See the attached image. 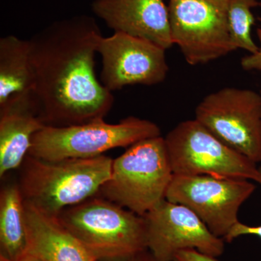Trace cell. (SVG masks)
Returning <instances> with one entry per match:
<instances>
[{
	"instance_id": "2e32d148",
	"label": "cell",
	"mask_w": 261,
	"mask_h": 261,
	"mask_svg": "<svg viewBox=\"0 0 261 261\" xmlns=\"http://www.w3.org/2000/svg\"><path fill=\"white\" fill-rule=\"evenodd\" d=\"M27 251L25 202L18 181L8 182L0 192V259L18 261Z\"/></svg>"
},
{
	"instance_id": "7c38bea8",
	"label": "cell",
	"mask_w": 261,
	"mask_h": 261,
	"mask_svg": "<svg viewBox=\"0 0 261 261\" xmlns=\"http://www.w3.org/2000/svg\"><path fill=\"white\" fill-rule=\"evenodd\" d=\"M92 8L114 32L145 39L165 49L173 45L164 0H94Z\"/></svg>"
},
{
	"instance_id": "5b68a950",
	"label": "cell",
	"mask_w": 261,
	"mask_h": 261,
	"mask_svg": "<svg viewBox=\"0 0 261 261\" xmlns=\"http://www.w3.org/2000/svg\"><path fill=\"white\" fill-rule=\"evenodd\" d=\"M160 136L154 122L134 116L114 124L102 118L69 126H44L33 137L28 155L47 161L91 159Z\"/></svg>"
},
{
	"instance_id": "9c48e42d",
	"label": "cell",
	"mask_w": 261,
	"mask_h": 261,
	"mask_svg": "<svg viewBox=\"0 0 261 261\" xmlns=\"http://www.w3.org/2000/svg\"><path fill=\"white\" fill-rule=\"evenodd\" d=\"M255 190L245 178L173 175L166 199L186 206L215 236L224 240L240 222L239 210Z\"/></svg>"
},
{
	"instance_id": "ba28073f",
	"label": "cell",
	"mask_w": 261,
	"mask_h": 261,
	"mask_svg": "<svg viewBox=\"0 0 261 261\" xmlns=\"http://www.w3.org/2000/svg\"><path fill=\"white\" fill-rule=\"evenodd\" d=\"M196 121L252 162H261V95L226 87L206 96L195 109Z\"/></svg>"
},
{
	"instance_id": "7a4b0ae2",
	"label": "cell",
	"mask_w": 261,
	"mask_h": 261,
	"mask_svg": "<svg viewBox=\"0 0 261 261\" xmlns=\"http://www.w3.org/2000/svg\"><path fill=\"white\" fill-rule=\"evenodd\" d=\"M113 159H91L47 161L28 155L20 166L19 188L24 202L48 216L97 195L111 176Z\"/></svg>"
},
{
	"instance_id": "ffe728a7",
	"label": "cell",
	"mask_w": 261,
	"mask_h": 261,
	"mask_svg": "<svg viewBox=\"0 0 261 261\" xmlns=\"http://www.w3.org/2000/svg\"><path fill=\"white\" fill-rule=\"evenodd\" d=\"M173 261H219L216 257L205 255L196 250H182L176 254Z\"/></svg>"
},
{
	"instance_id": "44dd1931",
	"label": "cell",
	"mask_w": 261,
	"mask_h": 261,
	"mask_svg": "<svg viewBox=\"0 0 261 261\" xmlns=\"http://www.w3.org/2000/svg\"><path fill=\"white\" fill-rule=\"evenodd\" d=\"M96 261H104V260H96ZM118 261H159L148 250L145 251L140 252L135 256L126 259V260H118Z\"/></svg>"
},
{
	"instance_id": "d6986e66",
	"label": "cell",
	"mask_w": 261,
	"mask_h": 261,
	"mask_svg": "<svg viewBox=\"0 0 261 261\" xmlns=\"http://www.w3.org/2000/svg\"><path fill=\"white\" fill-rule=\"evenodd\" d=\"M261 22V18H259ZM257 35L258 37L260 46L257 51L253 54L244 57L241 61V65L245 70H261V27L257 29Z\"/></svg>"
},
{
	"instance_id": "30bf717a",
	"label": "cell",
	"mask_w": 261,
	"mask_h": 261,
	"mask_svg": "<svg viewBox=\"0 0 261 261\" xmlns=\"http://www.w3.org/2000/svg\"><path fill=\"white\" fill-rule=\"evenodd\" d=\"M143 218L147 250L159 261H173L178 252L186 250L216 257L224 253V240L186 206L165 199Z\"/></svg>"
},
{
	"instance_id": "277c9868",
	"label": "cell",
	"mask_w": 261,
	"mask_h": 261,
	"mask_svg": "<svg viewBox=\"0 0 261 261\" xmlns=\"http://www.w3.org/2000/svg\"><path fill=\"white\" fill-rule=\"evenodd\" d=\"M173 176L165 139H146L113 160L97 195L143 216L166 199Z\"/></svg>"
},
{
	"instance_id": "e0dca14e",
	"label": "cell",
	"mask_w": 261,
	"mask_h": 261,
	"mask_svg": "<svg viewBox=\"0 0 261 261\" xmlns=\"http://www.w3.org/2000/svg\"><path fill=\"white\" fill-rule=\"evenodd\" d=\"M259 3L257 0H228V31L235 49H245L250 54L258 50L252 38L251 29L255 24L252 9L259 6Z\"/></svg>"
},
{
	"instance_id": "7402d4cb",
	"label": "cell",
	"mask_w": 261,
	"mask_h": 261,
	"mask_svg": "<svg viewBox=\"0 0 261 261\" xmlns=\"http://www.w3.org/2000/svg\"><path fill=\"white\" fill-rule=\"evenodd\" d=\"M0 261H7L5 260H3V259H0ZM18 261H40L39 259H37V257L32 256V255H25L23 257V258L20 259Z\"/></svg>"
},
{
	"instance_id": "3957f363",
	"label": "cell",
	"mask_w": 261,
	"mask_h": 261,
	"mask_svg": "<svg viewBox=\"0 0 261 261\" xmlns=\"http://www.w3.org/2000/svg\"><path fill=\"white\" fill-rule=\"evenodd\" d=\"M58 219L97 260H126L147 250L143 216L96 195Z\"/></svg>"
},
{
	"instance_id": "8992f818",
	"label": "cell",
	"mask_w": 261,
	"mask_h": 261,
	"mask_svg": "<svg viewBox=\"0 0 261 261\" xmlns=\"http://www.w3.org/2000/svg\"><path fill=\"white\" fill-rule=\"evenodd\" d=\"M164 139L173 175L258 180L256 163L228 147L195 119L178 123Z\"/></svg>"
},
{
	"instance_id": "5bb4252c",
	"label": "cell",
	"mask_w": 261,
	"mask_h": 261,
	"mask_svg": "<svg viewBox=\"0 0 261 261\" xmlns=\"http://www.w3.org/2000/svg\"><path fill=\"white\" fill-rule=\"evenodd\" d=\"M25 217L27 255L40 261L97 260L58 217L43 214L25 203Z\"/></svg>"
},
{
	"instance_id": "9a60e30c",
	"label": "cell",
	"mask_w": 261,
	"mask_h": 261,
	"mask_svg": "<svg viewBox=\"0 0 261 261\" xmlns=\"http://www.w3.org/2000/svg\"><path fill=\"white\" fill-rule=\"evenodd\" d=\"M34 73L29 40L8 35L0 39V107L32 94Z\"/></svg>"
},
{
	"instance_id": "4fadbf2b",
	"label": "cell",
	"mask_w": 261,
	"mask_h": 261,
	"mask_svg": "<svg viewBox=\"0 0 261 261\" xmlns=\"http://www.w3.org/2000/svg\"><path fill=\"white\" fill-rule=\"evenodd\" d=\"M44 126L33 94L0 107V177L22 166L33 137Z\"/></svg>"
},
{
	"instance_id": "52a82bcc",
	"label": "cell",
	"mask_w": 261,
	"mask_h": 261,
	"mask_svg": "<svg viewBox=\"0 0 261 261\" xmlns=\"http://www.w3.org/2000/svg\"><path fill=\"white\" fill-rule=\"evenodd\" d=\"M228 8V0H169L171 39L189 64H205L235 50Z\"/></svg>"
},
{
	"instance_id": "8fae6325",
	"label": "cell",
	"mask_w": 261,
	"mask_h": 261,
	"mask_svg": "<svg viewBox=\"0 0 261 261\" xmlns=\"http://www.w3.org/2000/svg\"><path fill=\"white\" fill-rule=\"evenodd\" d=\"M166 51L153 42L114 32L102 37L97 54L102 59L100 82L110 92L127 86H152L167 76Z\"/></svg>"
},
{
	"instance_id": "6da1fadb",
	"label": "cell",
	"mask_w": 261,
	"mask_h": 261,
	"mask_svg": "<svg viewBox=\"0 0 261 261\" xmlns=\"http://www.w3.org/2000/svg\"><path fill=\"white\" fill-rule=\"evenodd\" d=\"M102 37L94 19L80 15L55 22L29 39L33 96L44 126L82 124L105 118L111 111L113 92L94 70Z\"/></svg>"
},
{
	"instance_id": "ac0fdd59",
	"label": "cell",
	"mask_w": 261,
	"mask_h": 261,
	"mask_svg": "<svg viewBox=\"0 0 261 261\" xmlns=\"http://www.w3.org/2000/svg\"><path fill=\"white\" fill-rule=\"evenodd\" d=\"M257 183L261 185V166L259 167V178ZM244 235H255L261 239V225L258 226H250L238 222L224 238V241L230 243L235 239Z\"/></svg>"
},
{
	"instance_id": "603a6c76",
	"label": "cell",
	"mask_w": 261,
	"mask_h": 261,
	"mask_svg": "<svg viewBox=\"0 0 261 261\" xmlns=\"http://www.w3.org/2000/svg\"><path fill=\"white\" fill-rule=\"evenodd\" d=\"M259 7H260L261 9V1L260 2V3H259Z\"/></svg>"
}]
</instances>
